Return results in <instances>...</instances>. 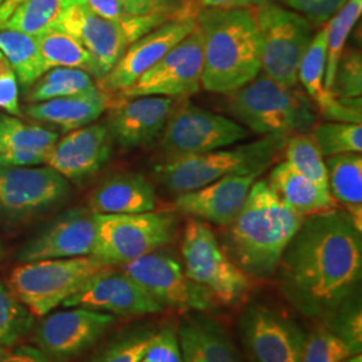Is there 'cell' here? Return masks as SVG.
Instances as JSON below:
<instances>
[{
  "label": "cell",
  "mask_w": 362,
  "mask_h": 362,
  "mask_svg": "<svg viewBox=\"0 0 362 362\" xmlns=\"http://www.w3.org/2000/svg\"><path fill=\"white\" fill-rule=\"evenodd\" d=\"M37 40L46 71L55 67H76L88 71L97 79V70L90 54L70 34L52 27L37 35Z\"/></svg>",
  "instance_id": "29"
},
{
  "label": "cell",
  "mask_w": 362,
  "mask_h": 362,
  "mask_svg": "<svg viewBox=\"0 0 362 362\" xmlns=\"http://www.w3.org/2000/svg\"><path fill=\"white\" fill-rule=\"evenodd\" d=\"M194 28L192 16L172 19L156 27L130 45L113 69L98 81V89L110 95L128 89Z\"/></svg>",
  "instance_id": "16"
},
{
  "label": "cell",
  "mask_w": 362,
  "mask_h": 362,
  "mask_svg": "<svg viewBox=\"0 0 362 362\" xmlns=\"http://www.w3.org/2000/svg\"><path fill=\"white\" fill-rule=\"evenodd\" d=\"M177 338L184 362H242L230 337L206 317L182 321Z\"/></svg>",
  "instance_id": "26"
},
{
  "label": "cell",
  "mask_w": 362,
  "mask_h": 362,
  "mask_svg": "<svg viewBox=\"0 0 362 362\" xmlns=\"http://www.w3.org/2000/svg\"><path fill=\"white\" fill-rule=\"evenodd\" d=\"M140 362H184L177 333L172 327L156 330Z\"/></svg>",
  "instance_id": "44"
},
{
  "label": "cell",
  "mask_w": 362,
  "mask_h": 362,
  "mask_svg": "<svg viewBox=\"0 0 362 362\" xmlns=\"http://www.w3.org/2000/svg\"><path fill=\"white\" fill-rule=\"evenodd\" d=\"M0 109L7 112L10 116H19V90L18 77L13 66L7 58L0 52Z\"/></svg>",
  "instance_id": "46"
},
{
  "label": "cell",
  "mask_w": 362,
  "mask_h": 362,
  "mask_svg": "<svg viewBox=\"0 0 362 362\" xmlns=\"http://www.w3.org/2000/svg\"><path fill=\"white\" fill-rule=\"evenodd\" d=\"M287 136H264L258 141L227 146L202 155L165 160L156 165V179L172 192H189L238 173H263L285 148Z\"/></svg>",
  "instance_id": "4"
},
{
  "label": "cell",
  "mask_w": 362,
  "mask_h": 362,
  "mask_svg": "<svg viewBox=\"0 0 362 362\" xmlns=\"http://www.w3.org/2000/svg\"><path fill=\"white\" fill-rule=\"evenodd\" d=\"M203 65V37L196 26L187 38L179 42L133 85L112 98L157 95L175 100L194 95L202 88Z\"/></svg>",
  "instance_id": "12"
},
{
  "label": "cell",
  "mask_w": 362,
  "mask_h": 362,
  "mask_svg": "<svg viewBox=\"0 0 362 362\" xmlns=\"http://www.w3.org/2000/svg\"><path fill=\"white\" fill-rule=\"evenodd\" d=\"M95 215L90 209L74 208L57 216L28 239L16 254L21 263L45 259L89 257L95 243Z\"/></svg>",
  "instance_id": "18"
},
{
  "label": "cell",
  "mask_w": 362,
  "mask_h": 362,
  "mask_svg": "<svg viewBox=\"0 0 362 362\" xmlns=\"http://www.w3.org/2000/svg\"><path fill=\"white\" fill-rule=\"evenodd\" d=\"M285 156L286 163L298 173L325 189H329L324 156L311 137L305 133H296L293 137H288L285 145Z\"/></svg>",
  "instance_id": "36"
},
{
  "label": "cell",
  "mask_w": 362,
  "mask_h": 362,
  "mask_svg": "<svg viewBox=\"0 0 362 362\" xmlns=\"http://www.w3.org/2000/svg\"><path fill=\"white\" fill-rule=\"evenodd\" d=\"M0 362H52L38 348L18 346L7 351H0Z\"/></svg>",
  "instance_id": "48"
},
{
  "label": "cell",
  "mask_w": 362,
  "mask_h": 362,
  "mask_svg": "<svg viewBox=\"0 0 362 362\" xmlns=\"http://www.w3.org/2000/svg\"><path fill=\"white\" fill-rule=\"evenodd\" d=\"M133 15H155L168 21L188 18L189 0H122Z\"/></svg>",
  "instance_id": "43"
},
{
  "label": "cell",
  "mask_w": 362,
  "mask_h": 362,
  "mask_svg": "<svg viewBox=\"0 0 362 362\" xmlns=\"http://www.w3.org/2000/svg\"><path fill=\"white\" fill-rule=\"evenodd\" d=\"M70 184L47 167L0 165V223L23 224L65 204Z\"/></svg>",
  "instance_id": "10"
},
{
  "label": "cell",
  "mask_w": 362,
  "mask_h": 362,
  "mask_svg": "<svg viewBox=\"0 0 362 362\" xmlns=\"http://www.w3.org/2000/svg\"><path fill=\"white\" fill-rule=\"evenodd\" d=\"M248 130L231 118L194 105H184L169 117L161 149L167 160L202 155L246 140Z\"/></svg>",
  "instance_id": "11"
},
{
  "label": "cell",
  "mask_w": 362,
  "mask_h": 362,
  "mask_svg": "<svg viewBox=\"0 0 362 362\" xmlns=\"http://www.w3.org/2000/svg\"><path fill=\"white\" fill-rule=\"evenodd\" d=\"M322 320L325 327L342 339L353 354L361 353L362 305L360 288L341 300Z\"/></svg>",
  "instance_id": "35"
},
{
  "label": "cell",
  "mask_w": 362,
  "mask_h": 362,
  "mask_svg": "<svg viewBox=\"0 0 362 362\" xmlns=\"http://www.w3.org/2000/svg\"><path fill=\"white\" fill-rule=\"evenodd\" d=\"M3 1H4V0H0V4H1V3H3Z\"/></svg>",
  "instance_id": "55"
},
{
  "label": "cell",
  "mask_w": 362,
  "mask_h": 362,
  "mask_svg": "<svg viewBox=\"0 0 362 362\" xmlns=\"http://www.w3.org/2000/svg\"><path fill=\"white\" fill-rule=\"evenodd\" d=\"M25 1L26 0H4L0 4V25L4 23L11 16V13Z\"/></svg>",
  "instance_id": "50"
},
{
  "label": "cell",
  "mask_w": 362,
  "mask_h": 362,
  "mask_svg": "<svg viewBox=\"0 0 362 362\" xmlns=\"http://www.w3.org/2000/svg\"><path fill=\"white\" fill-rule=\"evenodd\" d=\"M260 173H238L221 177L199 189L179 194L175 206L194 219L227 227L245 206Z\"/></svg>",
  "instance_id": "22"
},
{
  "label": "cell",
  "mask_w": 362,
  "mask_h": 362,
  "mask_svg": "<svg viewBox=\"0 0 362 362\" xmlns=\"http://www.w3.org/2000/svg\"><path fill=\"white\" fill-rule=\"evenodd\" d=\"M112 101V95L95 85L89 90L31 105L27 115L64 130H74L90 125L109 109Z\"/></svg>",
  "instance_id": "25"
},
{
  "label": "cell",
  "mask_w": 362,
  "mask_h": 362,
  "mask_svg": "<svg viewBox=\"0 0 362 362\" xmlns=\"http://www.w3.org/2000/svg\"><path fill=\"white\" fill-rule=\"evenodd\" d=\"M52 27L74 37L90 54L97 70V81L113 69L133 43L122 27L93 13L81 0L67 7Z\"/></svg>",
  "instance_id": "19"
},
{
  "label": "cell",
  "mask_w": 362,
  "mask_h": 362,
  "mask_svg": "<svg viewBox=\"0 0 362 362\" xmlns=\"http://www.w3.org/2000/svg\"><path fill=\"white\" fill-rule=\"evenodd\" d=\"M267 76H258L228 95V110L245 128L263 136L305 133L315 124L310 103Z\"/></svg>",
  "instance_id": "5"
},
{
  "label": "cell",
  "mask_w": 362,
  "mask_h": 362,
  "mask_svg": "<svg viewBox=\"0 0 362 362\" xmlns=\"http://www.w3.org/2000/svg\"><path fill=\"white\" fill-rule=\"evenodd\" d=\"M33 85L34 86L30 91V101L38 104L89 90L95 86V82L94 78L82 69L55 67L46 71Z\"/></svg>",
  "instance_id": "34"
},
{
  "label": "cell",
  "mask_w": 362,
  "mask_h": 362,
  "mask_svg": "<svg viewBox=\"0 0 362 362\" xmlns=\"http://www.w3.org/2000/svg\"><path fill=\"white\" fill-rule=\"evenodd\" d=\"M112 314L86 308H69L50 314L35 332L38 349L52 362H67L100 341L115 325Z\"/></svg>",
  "instance_id": "14"
},
{
  "label": "cell",
  "mask_w": 362,
  "mask_h": 362,
  "mask_svg": "<svg viewBox=\"0 0 362 362\" xmlns=\"http://www.w3.org/2000/svg\"><path fill=\"white\" fill-rule=\"evenodd\" d=\"M46 156L31 151H3L0 152V165L34 167L46 164Z\"/></svg>",
  "instance_id": "47"
},
{
  "label": "cell",
  "mask_w": 362,
  "mask_h": 362,
  "mask_svg": "<svg viewBox=\"0 0 362 362\" xmlns=\"http://www.w3.org/2000/svg\"><path fill=\"white\" fill-rule=\"evenodd\" d=\"M194 21L203 37L206 90L230 94L258 77V27L252 10L202 8Z\"/></svg>",
  "instance_id": "3"
},
{
  "label": "cell",
  "mask_w": 362,
  "mask_h": 362,
  "mask_svg": "<svg viewBox=\"0 0 362 362\" xmlns=\"http://www.w3.org/2000/svg\"><path fill=\"white\" fill-rule=\"evenodd\" d=\"M65 308H86L117 317L156 314L164 308L125 272L109 266L93 275L74 296L66 299Z\"/></svg>",
  "instance_id": "17"
},
{
  "label": "cell",
  "mask_w": 362,
  "mask_h": 362,
  "mask_svg": "<svg viewBox=\"0 0 362 362\" xmlns=\"http://www.w3.org/2000/svg\"><path fill=\"white\" fill-rule=\"evenodd\" d=\"M95 215V243L91 257L107 266H124L169 245L176 231L170 212Z\"/></svg>",
  "instance_id": "8"
},
{
  "label": "cell",
  "mask_w": 362,
  "mask_h": 362,
  "mask_svg": "<svg viewBox=\"0 0 362 362\" xmlns=\"http://www.w3.org/2000/svg\"><path fill=\"white\" fill-rule=\"evenodd\" d=\"M267 182L284 204L303 218L336 208L329 189L298 173L286 161L272 169Z\"/></svg>",
  "instance_id": "27"
},
{
  "label": "cell",
  "mask_w": 362,
  "mask_h": 362,
  "mask_svg": "<svg viewBox=\"0 0 362 362\" xmlns=\"http://www.w3.org/2000/svg\"><path fill=\"white\" fill-rule=\"evenodd\" d=\"M302 220L279 200L267 181H255L245 206L227 226L221 247L246 275L266 279L276 272Z\"/></svg>",
  "instance_id": "2"
},
{
  "label": "cell",
  "mask_w": 362,
  "mask_h": 362,
  "mask_svg": "<svg viewBox=\"0 0 362 362\" xmlns=\"http://www.w3.org/2000/svg\"><path fill=\"white\" fill-rule=\"evenodd\" d=\"M325 163L329 192L362 230L361 153L332 156Z\"/></svg>",
  "instance_id": "28"
},
{
  "label": "cell",
  "mask_w": 362,
  "mask_h": 362,
  "mask_svg": "<svg viewBox=\"0 0 362 362\" xmlns=\"http://www.w3.org/2000/svg\"><path fill=\"white\" fill-rule=\"evenodd\" d=\"M346 1L348 0H284L290 10L300 13L313 27L327 23Z\"/></svg>",
  "instance_id": "45"
},
{
  "label": "cell",
  "mask_w": 362,
  "mask_h": 362,
  "mask_svg": "<svg viewBox=\"0 0 362 362\" xmlns=\"http://www.w3.org/2000/svg\"><path fill=\"white\" fill-rule=\"evenodd\" d=\"M3 255H4V247H3V243L0 240V259L3 258Z\"/></svg>",
  "instance_id": "53"
},
{
  "label": "cell",
  "mask_w": 362,
  "mask_h": 362,
  "mask_svg": "<svg viewBox=\"0 0 362 362\" xmlns=\"http://www.w3.org/2000/svg\"><path fill=\"white\" fill-rule=\"evenodd\" d=\"M175 101L168 97L145 95L113 100L107 128L112 139L124 148H141L164 132Z\"/></svg>",
  "instance_id": "20"
},
{
  "label": "cell",
  "mask_w": 362,
  "mask_h": 362,
  "mask_svg": "<svg viewBox=\"0 0 362 362\" xmlns=\"http://www.w3.org/2000/svg\"><path fill=\"white\" fill-rule=\"evenodd\" d=\"M326 66V26L311 39L298 69V81L303 85L320 113L329 121L361 124L362 110L342 104L325 86Z\"/></svg>",
  "instance_id": "23"
},
{
  "label": "cell",
  "mask_w": 362,
  "mask_h": 362,
  "mask_svg": "<svg viewBox=\"0 0 362 362\" xmlns=\"http://www.w3.org/2000/svg\"><path fill=\"white\" fill-rule=\"evenodd\" d=\"M332 93L342 104L362 107V57L360 50L344 52L337 66Z\"/></svg>",
  "instance_id": "41"
},
{
  "label": "cell",
  "mask_w": 362,
  "mask_h": 362,
  "mask_svg": "<svg viewBox=\"0 0 362 362\" xmlns=\"http://www.w3.org/2000/svg\"><path fill=\"white\" fill-rule=\"evenodd\" d=\"M121 267L164 309L207 311L215 303L208 291L187 276L176 259L158 250Z\"/></svg>",
  "instance_id": "13"
},
{
  "label": "cell",
  "mask_w": 362,
  "mask_h": 362,
  "mask_svg": "<svg viewBox=\"0 0 362 362\" xmlns=\"http://www.w3.org/2000/svg\"><path fill=\"white\" fill-rule=\"evenodd\" d=\"M272 0H252V6H259V4H263V3H269Z\"/></svg>",
  "instance_id": "52"
},
{
  "label": "cell",
  "mask_w": 362,
  "mask_h": 362,
  "mask_svg": "<svg viewBox=\"0 0 362 362\" xmlns=\"http://www.w3.org/2000/svg\"><path fill=\"white\" fill-rule=\"evenodd\" d=\"M276 270L286 299L303 315L322 320L360 288L361 228L337 207L305 216Z\"/></svg>",
  "instance_id": "1"
},
{
  "label": "cell",
  "mask_w": 362,
  "mask_h": 362,
  "mask_svg": "<svg viewBox=\"0 0 362 362\" xmlns=\"http://www.w3.org/2000/svg\"><path fill=\"white\" fill-rule=\"evenodd\" d=\"M202 8H248L252 0H199Z\"/></svg>",
  "instance_id": "49"
},
{
  "label": "cell",
  "mask_w": 362,
  "mask_h": 362,
  "mask_svg": "<svg viewBox=\"0 0 362 362\" xmlns=\"http://www.w3.org/2000/svg\"><path fill=\"white\" fill-rule=\"evenodd\" d=\"M93 13L122 27L132 42L168 22L167 18L155 15H133L122 0H81Z\"/></svg>",
  "instance_id": "38"
},
{
  "label": "cell",
  "mask_w": 362,
  "mask_h": 362,
  "mask_svg": "<svg viewBox=\"0 0 362 362\" xmlns=\"http://www.w3.org/2000/svg\"><path fill=\"white\" fill-rule=\"evenodd\" d=\"M90 211L103 215H129L155 211L152 182L140 173H118L103 181L90 194Z\"/></svg>",
  "instance_id": "24"
},
{
  "label": "cell",
  "mask_w": 362,
  "mask_h": 362,
  "mask_svg": "<svg viewBox=\"0 0 362 362\" xmlns=\"http://www.w3.org/2000/svg\"><path fill=\"white\" fill-rule=\"evenodd\" d=\"M0 52L13 66L18 81L26 86L33 85L46 73L39 54L38 40L34 35L0 28Z\"/></svg>",
  "instance_id": "30"
},
{
  "label": "cell",
  "mask_w": 362,
  "mask_h": 362,
  "mask_svg": "<svg viewBox=\"0 0 362 362\" xmlns=\"http://www.w3.org/2000/svg\"><path fill=\"white\" fill-rule=\"evenodd\" d=\"M59 140L57 132L27 124L13 116L0 117V152L31 151L46 157Z\"/></svg>",
  "instance_id": "31"
},
{
  "label": "cell",
  "mask_w": 362,
  "mask_h": 362,
  "mask_svg": "<svg viewBox=\"0 0 362 362\" xmlns=\"http://www.w3.org/2000/svg\"><path fill=\"white\" fill-rule=\"evenodd\" d=\"M239 330L252 362H300L306 334L296 322L263 305L242 314Z\"/></svg>",
  "instance_id": "15"
},
{
  "label": "cell",
  "mask_w": 362,
  "mask_h": 362,
  "mask_svg": "<svg viewBox=\"0 0 362 362\" xmlns=\"http://www.w3.org/2000/svg\"><path fill=\"white\" fill-rule=\"evenodd\" d=\"M155 333L149 326L132 329L105 345L88 362H140Z\"/></svg>",
  "instance_id": "40"
},
{
  "label": "cell",
  "mask_w": 362,
  "mask_h": 362,
  "mask_svg": "<svg viewBox=\"0 0 362 362\" xmlns=\"http://www.w3.org/2000/svg\"><path fill=\"white\" fill-rule=\"evenodd\" d=\"M255 7L260 71L286 88H294L300 61L314 37L313 26L300 13L272 1Z\"/></svg>",
  "instance_id": "7"
},
{
  "label": "cell",
  "mask_w": 362,
  "mask_h": 362,
  "mask_svg": "<svg viewBox=\"0 0 362 362\" xmlns=\"http://www.w3.org/2000/svg\"><path fill=\"white\" fill-rule=\"evenodd\" d=\"M311 139L324 157L361 153L362 125L338 121L322 122L314 128Z\"/></svg>",
  "instance_id": "37"
},
{
  "label": "cell",
  "mask_w": 362,
  "mask_h": 362,
  "mask_svg": "<svg viewBox=\"0 0 362 362\" xmlns=\"http://www.w3.org/2000/svg\"><path fill=\"white\" fill-rule=\"evenodd\" d=\"M1 350H3V346H0V351H1Z\"/></svg>",
  "instance_id": "54"
},
{
  "label": "cell",
  "mask_w": 362,
  "mask_h": 362,
  "mask_svg": "<svg viewBox=\"0 0 362 362\" xmlns=\"http://www.w3.org/2000/svg\"><path fill=\"white\" fill-rule=\"evenodd\" d=\"M74 1L76 0H26L0 25V28L15 30L37 37L50 30Z\"/></svg>",
  "instance_id": "33"
},
{
  "label": "cell",
  "mask_w": 362,
  "mask_h": 362,
  "mask_svg": "<svg viewBox=\"0 0 362 362\" xmlns=\"http://www.w3.org/2000/svg\"><path fill=\"white\" fill-rule=\"evenodd\" d=\"M106 267L91 255L28 262L10 274L8 288L34 317H45Z\"/></svg>",
  "instance_id": "6"
},
{
  "label": "cell",
  "mask_w": 362,
  "mask_h": 362,
  "mask_svg": "<svg viewBox=\"0 0 362 362\" xmlns=\"http://www.w3.org/2000/svg\"><path fill=\"white\" fill-rule=\"evenodd\" d=\"M34 315L0 282V346L11 348L33 329Z\"/></svg>",
  "instance_id": "39"
},
{
  "label": "cell",
  "mask_w": 362,
  "mask_h": 362,
  "mask_svg": "<svg viewBox=\"0 0 362 362\" xmlns=\"http://www.w3.org/2000/svg\"><path fill=\"white\" fill-rule=\"evenodd\" d=\"M342 362H362L361 353H358V354H353V356H349L346 360H344Z\"/></svg>",
  "instance_id": "51"
},
{
  "label": "cell",
  "mask_w": 362,
  "mask_h": 362,
  "mask_svg": "<svg viewBox=\"0 0 362 362\" xmlns=\"http://www.w3.org/2000/svg\"><path fill=\"white\" fill-rule=\"evenodd\" d=\"M181 254L187 276L220 303L238 305L250 291L248 275L226 254L204 221L194 218L187 223L182 233Z\"/></svg>",
  "instance_id": "9"
},
{
  "label": "cell",
  "mask_w": 362,
  "mask_h": 362,
  "mask_svg": "<svg viewBox=\"0 0 362 362\" xmlns=\"http://www.w3.org/2000/svg\"><path fill=\"white\" fill-rule=\"evenodd\" d=\"M361 13L362 0H348L341 10L327 21L325 66V86L327 90L333 88L339 58L345 52V43Z\"/></svg>",
  "instance_id": "32"
},
{
  "label": "cell",
  "mask_w": 362,
  "mask_h": 362,
  "mask_svg": "<svg viewBox=\"0 0 362 362\" xmlns=\"http://www.w3.org/2000/svg\"><path fill=\"white\" fill-rule=\"evenodd\" d=\"M112 134L107 125L93 124L71 130L52 146L46 165L67 180L88 179L104 167L112 153Z\"/></svg>",
  "instance_id": "21"
},
{
  "label": "cell",
  "mask_w": 362,
  "mask_h": 362,
  "mask_svg": "<svg viewBox=\"0 0 362 362\" xmlns=\"http://www.w3.org/2000/svg\"><path fill=\"white\" fill-rule=\"evenodd\" d=\"M349 356V346L322 325L306 337L300 362H342Z\"/></svg>",
  "instance_id": "42"
}]
</instances>
